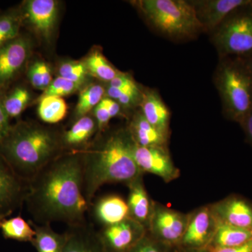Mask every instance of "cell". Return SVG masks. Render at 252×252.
<instances>
[{
	"label": "cell",
	"instance_id": "cell-1",
	"mask_svg": "<svg viewBox=\"0 0 252 252\" xmlns=\"http://www.w3.org/2000/svg\"><path fill=\"white\" fill-rule=\"evenodd\" d=\"M24 205L36 224L85 223L89 203L83 191L81 152L62 154L29 182Z\"/></svg>",
	"mask_w": 252,
	"mask_h": 252
},
{
	"label": "cell",
	"instance_id": "cell-2",
	"mask_svg": "<svg viewBox=\"0 0 252 252\" xmlns=\"http://www.w3.org/2000/svg\"><path fill=\"white\" fill-rule=\"evenodd\" d=\"M134 144L127 129H121L81 152L83 191L89 206L102 186L112 183L127 186L144 175L134 158Z\"/></svg>",
	"mask_w": 252,
	"mask_h": 252
},
{
	"label": "cell",
	"instance_id": "cell-3",
	"mask_svg": "<svg viewBox=\"0 0 252 252\" xmlns=\"http://www.w3.org/2000/svg\"><path fill=\"white\" fill-rule=\"evenodd\" d=\"M61 137L46 127L18 124L0 142V154L15 173L29 183L50 162L62 155Z\"/></svg>",
	"mask_w": 252,
	"mask_h": 252
},
{
	"label": "cell",
	"instance_id": "cell-4",
	"mask_svg": "<svg viewBox=\"0 0 252 252\" xmlns=\"http://www.w3.org/2000/svg\"><path fill=\"white\" fill-rule=\"evenodd\" d=\"M215 84L223 114L240 124L252 111V73L243 58H220Z\"/></svg>",
	"mask_w": 252,
	"mask_h": 252
},
{
	"label": "cell",
	"instance_id": "cell-5",
	"mask_svg": "<svg viewBox=\"0 0 252 252\" xmlns=\"http://www.w3.org/2000/svg\"><path fill=\"white\" fill-rule=\"evenodd\" d=\"M135 4L152 28L169 39H190L203 32L189 1L141 0Z\"/></svg>",
	"mask_w": 252,
	"mask_h": 252
},
{
	"label": "cell",
	"instance_id": "cell-6",
	"mask_svg": "<svg viewBox=\"0 0 252 252\" xmlns=\"http://www.w3.org/2000/svg\"><path fill=\"white\" fill-rule=\"evenodd\" d=\"M220 58L252 55V5L233 11L212 33Z\"/></svg>",
	"mask_w": 252,
	"mask_h": 252
},
{
	"label": "cell",
	"instance_id": "cell-7",
	"mask_svg": "<svg viewBox=\"0 0 252 252\" xmlns=\"http://www.w3.org/2000/svg\"><path fill=\"white\" fill-rule=\"evenodd\" d=\"M189 217V213L172 210L155 202L147 232L152 238L167 246L180 248Z\"/></svg>",
	"mask_w": 252,
	"mask_h": 252
},
{
	"label": "cell",
	"instance_id": "cell-8",
	"mask_svg": "<svg viewBox=\"0 0 252 252\" xmlns=\"http://www.w3.org/2000/svg\"><path fill=\"white\" fill-rule=\"evenodd\" d=\"M189 215L188 223L180 248L200 251L210 245L220 221L210 205L198 207Z\"/></svg>",
	"mask_w": 252,
	"mask_h": 252
},
{
	"label": "cell",
	"instance_id": "cell-9",
	"mask_svg": "<svg viewBox=\"0 0 252 252\" xmlns=\"http://www.w3.org/2000/svg\"><path fill=\"white\" fill-rule=\"evenodd\" d=\"M134 158L142 173L157 175L165 183H170L180 177L169 152L168 147H140L134 144Z\"/></svg>",
	"mask_w": 252,
	"mask_h": 252
},
{
	"label": "cell",
	"instance_id": "cell-10",
	"mask_svg": "<svg viewBox=\"0 0 252 252\" xmlns=\"http://www.w3.org/2000/svg\"><path fill=\"white\" fill-rule=\"evenodd\" d=\"M29 183L18 177L0 154V220L25 204Z\"/></svg>",
	"mask_w": 252,
	"mask_h": 252
},
{
	"label": "cell",
	"instance_id": "cell-11",
	"mask_svg": "<svg viewBox=\"0 0 252 252\" xmlns=\"http://www.w3.org/2000/svg\"><path fill=\"white\" fill-rule=\"evenodd\" d=\"M147 233L145 227L131 218L98 230L107 252H129Z\"/></svg>",
	"mask_w": 252,
	"mask_h": 252
},
{
	"label": "cell",
	"instance_id": "cell-12",
	"mask_svg": "<svg viewBox=\"0 0 252 252\" xmlns=\"http://www.w3.org/2000/svg\"><path fill=\"white\" fill-rule=\"evenodd\" d=\"M203 32L212 33L233 11L251 6L252 0H193L189 1Z\"/></svg>",
	"mask_w": 252,
	"mask_h": 252
},
{
	"label": "cell",
	"instance_id": "cell-13",
	"mask_svg": "<svg viewBox=\"0 0 252 252\" xmlns=\"http://www.w3.org/2000/svg\"><path fill=\"white\" fill-rule=\"evenodd\" d=\"M210 206L220 223L252 231V203L250 200L231 195Z\"/></svg>",
	"mask_w": 252,
	"mask_h": 252
},
{
	"label": "cell",
	"instance_id": "cell-14",
	"mask_svg": "<svg viewBox=\"0 0 252 252\" xmlns=\"http://www.w3.org/2000/svg\"><path fill=\"white\" fill-rule=\"evenodd\" d=\"M27 39L17 37L0 47V86L7 84L27 61L30 54Z\"/></svg>",
	"mask_w": 252,
	"mask_h": 252
},
{
	"label": "cell",
	"instance_id": "cell-15",
	"mask_svg": "<svg viewBox=\"0 0 252 252\" xmlns=\"http://www.w3.org/2000/svg\"><path fill=\"white\" fill-rule=\"evenodd\" d=\"M89 211L94 221L102 225V228L130 218L127 200L118 195H105L94 200Z\"/></svg>",
	"mask_w": 252,
	"mask_h": 252
},
{
	"label": "cell",
	"instance_id": "cell-16",
	"mask_svg": "<svg viewBox=\"0 0 252 252\" xmlns=\"http://www.w3.org/2000/svg\"><path fill=\"white\" fill-rule=\"evenodd\" d=\"M143 175L139 176L127 185L129 189L127 203L130 218L140 223L148 230L155 201L150 198L145 188Z\"/></svg>",
	"mask_w": 252,
	"mask_h": 252
},
{
	"label": "cell",
	"instance_id": "cell-17",
	"mask_svg": "<svg viewBox=\"0 0 252 252\" xmlns=\"http://www.w3.org/2000/svg\"><path fill=\"white\" fill-rule=\"evenodd\" d=\"M28 21L40 35L49 39L58 16V2L54 0H30L26 4Z\"/></svg>",
	"mask_w": 252,
	"mask_h": 252
},
{
	"label": "cell",
	"instance_id": "cell-18",
	"mask_svg": "<svg viewBox=\"0 0 252 252\" xmlns=\"http://www.w3.org/2000/svg\"><path fill=\"white\" fill-rule=\"evenodd\" d=\"M63 252H107L99 238L98 230L87 222L68 226Z\"/></svg>",
	"mask_w": 252,
	"mask_h": 252
},
{
	"label": "cell",
	"instance_id": "cell-19",
	"mask_svg": "<svg viewBox=\"0 0 252 252\" xmlns=\"http://www.w3.org/2000/svg\"><path fill=\"white\" fill-rule=\"evenodd\" d=\"M140 106V112L147 122L162 132L170 134V111L157 90L142 91Z\"/></svg>",
	"mask_w": 252,
	"mask_h": 252
},
{
	"label": "cell",
	"instance_id": "cell-20",
	"mask_svg": "<svg viewBox=\"0 0 252 252\" xmlns=\"http://www.w3.org/2000/svg\"><path fill=\"white\" fill-rule=\"evenodd\" d=\"M134 143L140 147H168L170 134L165 133L147 122L141 112L132 117L128 127Z\"/></svg>",
	"mask_w": 252,
	"mask_h": 252
},
{
	"label": "cell",
	"instance_id": "cell-21",
	"mask_svg": "<svg viewBox=\"0 0 252 252\" xmlns=\"http://www.w3.org/2000/svg\"><path fill=\"white\" fill-rule=\"evenodd\" d=\"M97 130V124L93 118L88 116L79 118L61 137L63 148L77 152V148L86 145Z\"/></svg>",
	"mask_w": 252,
	"mask_h": 252
},
{
	"label": "cell",
	"instance_id": "cell-22",
	"mask_svg": "<svg viewBox=\"0 0 252 252\" xmlns=\"http://www.w3.org/2000/svg\"><path fill=\"white\" fill-rule=\"evenodd\" d=\"M31 223L35 230L32 244L37 252H63L67 240L65 232L58 233L49 224H36L32 221Z\"/></svg>",
	"mask_w": 252,
	"mask_h": 252
},
{
	"label": "cell",
	"instance_id": "cell-23",
	"mask_svg": "<svg viewBox=\"0 0 252 252\" xmlns=\"http://www.w3.org/2000/svg\"><path fill=\"white\" fill-rule=\"evenodd\" d=\"M252 242V231L220 223L210 246L235 248Z\"/></svg>",
	"mask_w": 252,
	"mask_h": 252
},
{
	"label": "cell",
	"instance_id": "cell-24",
	"mask_svg": "<svg viewBox=\"0 0 252 252\" xmlns=\"http://www.w3.org/2000/svg\"><path fill=\"white\" fill-rule=\"evenodd\" d=\"M0 229L5 238L32 243L35 230L31 223L18 216L0 221Z\"/></svg>",
	"mask_w": 252,
	"mask_h": 252
},
{
	"label": "cell",
	"instance_id": "cell-25",
	"mask_svg": "<svg viewBox=\"0 0 252 252\" xmlns=\"http://www.w3.org/2000/svg\"><path fill=\"white\" fill-rule=\"evenodd\" d=\"M67 105L62 97L42 96L38 106V115L47 124H57L67 115Z\"/></svg>",
	"mask_w": 252,
	"mask_h": 252
},
{
	"label": "cell",
	"instance_id": "cell-26",
	"mask_svg": "<svg viewBox=\"0 0 252 252\" xmlns=\"http://www.w3.org/2000/svg\"><path fill=\"white\" fill-rule=\"evenodd\" d=\"M85 64L88 72L100 79V80L110 82L117 77L120 72L113 67L112 64L107 61L101 53H93L86 59Z\"/></svg>",
	"mask_w": 252,
	"mask_h": 252
},
{
	"label": "cell",
	"instance_id": "cell-27",
	"mask_svg": "<svg viewBox=\"0 0 252 252\" xmlns=\"http://www.w3.org/2000/svg\"><path fill=\"white\" fill-rule=\"evenodd\" d=\"M105 91L101 85H92L84 89L79 94L77 107H76V115L79 118L86 116L91 109L100 103L104 98Z\"/></svg>",
	"mask_w": 252,
	"mask_h": 252
},
{
	"label": "cell",
	"instance_id": "cell-28",
	"mask_svg": "<svg viewBox=\"0 0 252 252\" xmlns=\"http://www.w3.org/2000/svg\"><path fill=\"white\" fill-rule=\"evenodd\" d=\"M106 94L109 98L113 99L118 103L127 108L140 105L142 97V91L137 84L127 86L123 89L108 86Z\"/></svg>",
	"mask_w": 252,
	"mask_h": 252
},
{
	"label": "cell",
	"instance_id": "cell-29",
	"mask_svg": "<svg viewBox=\"0 0 252 252\" xmlns=\"http://www.w3.org/2000/svg\"><path fill=\"white\" fill-rule=\"evenodd\" d=\"M31 99L29 91L23 87H18L5 99L2 104L9 118L17 117L27 107Z\"/></svg>",
	"mask_w": 252,
	"mask_h": 252
},
{
	"label": "cell",
	"instance_id": "cell-30",
	"mask_svg": "<svg viewBox=\"0 0 252 252\" xmlns=\"http://www.w3.org/2000/svg\"><path fill=\"white\" fill-rule=\"evenodd\" d=\"M20 20L11 14L0 16V47L18 37Z\"/></svg>",
	"mask_w": 252,
	"mask_h": 252
},
{
	"label": "cell",
	"instance_id": "cell-31",
	"mask_svg": "<svg viewBox=\"0 0 252 252\" xmlns=\"http://www.w3.org/2000/svg\"><path fill=\"white\" fill-rule=\"evenodd\" d=\"M59 77L81 84L86 79L87 68L85 63L66 62L60 66Z\"/></svg>",
	"mask_w": 252,
	"mask_h": 252
},
{
	"label": "cell",
	"instance_id": "cell-32",
	"mask_svg": "<svg viewBox=\"0 0 252 252\" xmlns=\"http://www.w3.org/2000/svg\"><path fill=\"white\" fill-rule=\"evenodd\" d=\"M80 86V84L59 77L52 81L49 87L44 91L43 96H56V97H62L63 96L69 95L75 92Z\"/></svg>",
	"mask_w": 252,
	"mask_h": 252
},
{
	"label": "cell",
	"instance_id": "cell-33",
	"mask_svg": "<svg viewBox=\"0 0 252 252\" xmlns=\"http://www.w3.org/2000/svg\"><path fill=\"white\" fill-rule=\"evenodd\" d=\"M175 250L176 249L170 248L155 240L147 232L129 252H175Z\"/></svg>",
	"mask_w": 252,
	"mask_h": 252
},
{
	"label": "cell",
	"instance_id": "cell-34",
	"mask_svg": "<svg viewBox=\"0 0 252 252\" xmlns=\"http://www.w3.org/2000/svg\"><path fill=\"white\" fill-rule=\"evenodd\" d=\"M94 117H95V122L97 124V130H103L106 126L109 124V121L112 119L109 114L108 110L106 108L102 102L97 104L94 111Z\"/></svg>",
	"mask_w": 252,
	"mask_h": 252
},
{
	"label": "cell",
	"instance_id": "cell-35",
	"mask_svg": "<svg viewBox=\"0 0 252 252\" xmlns=\"http://www.w3.org/2000/svg\"><path fill=\"white\" fill-rule=\"evenodd\" d=\"M28 78L33 87L39 90H44L41 72V61H36L30 67Z\"/></svg>",
	"mask_w": 252,
	"mask_h": 252
},
{
	"label": "cell",
	"instance_id": "cell-36",
	"mask_svg": "<svg viewBox=\"0 0 252 252\" xmlns=\"http://www.w3.org/2000/svg\"><path fill=\"white\" fill-rule=\"evenodd\" d=\"M199 252H252V242L235 248H219V247L207 246L200 250Z\"/></svg>",
	"mask_w": 252,
	"mask_h": 252
},
{
	"label": "cell",
	"instance_id": "cell-37",
	"mask_svg": "<svg viewBox=\"0 0 252 252\" xmlns=\"http://www.w3.org/2000/svg\"><path fill=\"white\" fill-rule=\"evenodd\" d=\"M136 84H137L132 77H130L129 74L122 72H119L117 77L109 83V86L118 88V89H123L127 86L136 85Z\"/></svg>",
	"mask_w": 252,
	"mask_h": 252
},
{
	"label": "cell",
	"instance_id": "cell-38",
	"mask_svg": "<svg viewBox=\"0 0 252 252\" xmlns=\"http://www.w3.org/2000/svg\"><path fill=\"white\" fill-rule=\"evenodd\" d=\"M9 117L6 114L2 103L0 102V142L6 137L11 130Z\"/></svg>",
	"mask_w": 252,
	"mask_h": 252
},
{
	"label": "cell",
	"instance_id": "cell-39",
	"mask_svg": "<svg viewBox=\"0 0 252 252\" xmlns=\"http://www.w3.org/2000/svg\"><path fill=\"white\" fill-rule=\"evenodd\" d=\"M101 102L105 106L112 118L117 117L120 115L121 105L115 100L107 97H104Z\"/></svg>",
	"mask_w": 252,
	"mask_h": 252
},
{
	"label": "cell",
	"instance_id": "cell-40",
	"mask_svg": "<svg viewBox=\"0 0 252 252\" xmlns=\"http://www.w3.org/2000/svg\"><path fill=\"white\" fill-rule=\"evenodd\" d=\"M240 125L245 132L247 141L252 147V111Z\"/></svg>",
	"mask_w": 252,
	"mask_h": 252
},
{
	"label": "cell",
	"instance_id": "cell-41",
	"mask_svg": "<svg viewBox=\"0 0 252 252\" xmlns=\"http://www.w3.org/2000/svg\"><path fill=\"white\" fill-rule=\"evenodd\" d=\"M41 76H42L43 89L45 91L53 80L51 70L49 66L43 61H41Z\"/></svg>",
	"mask_w": 252,
	"mask_h": 252
},
{
	"label": "cell",
	"instance_id": "cell-42",
	"mask_svg": "<svg viewBox=\"0 0 252 252\" xmlns=\"http://www.w3.org/2000/svg\"><path fill=\"white\" fill-rule=\"evenodd\" d=\"M245 59V62L248 64V67L250 68V71L252 73V56H248V57L243 58Z\"/></svg>",
	"mask_w": 252,
	"mask_h": 252
},
{
	"label": "cell",
	"instance_id": "cell-43",
	"mask_svg": "<svg viewBox=\"0 0 252 252\" xmlns=\"http://www.w3.org/2000/svg\"><path fill=\"white\" fill-rule=\"evenodd\" d=\"M175 252H199L195 250H186V249L178 248L176 249Z\"/></svg>",
	"mask_w": 252,
	"mask_h": 252
},
{
	"label": "cell",
	"instance_id": "cell-44",
	"mask_svg": "<svg viewBox=\"0 0 252 252\" xmlns=\"http://www.w3.org/2000/svg\"><path fill=\"white\" fill-rule=\"evenodd\" d=\"M0 221H1V220H0Z\"/></svg>",
	"mask_w": 252,
	"mask_h": 252
}]
</instances>
